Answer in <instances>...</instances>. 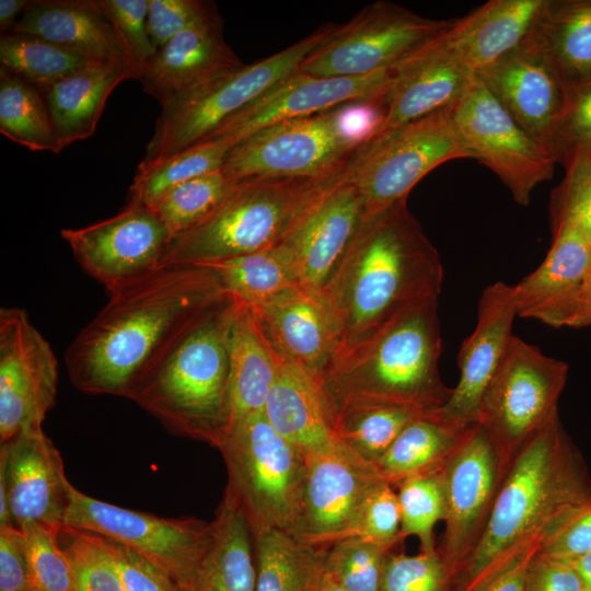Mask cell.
I'll return each instance as SVG.
<instances>
[{"instance_id": "38", "label": "cell", "mask_w": 591, "mask_h": 591, "mask_svg": "<svg viewBox=\"0 0 591 591\" xmlns=\"http://www.w3.org/2000/svg\"><path fill=\"white\" fill-rule=\"evenodd\" d=\"M108 62L40 37L7 33L0 38V70L44 91L57 81L93 66Z\"/></svg>"}, {"instance_id": "45", "label": "cell", "mask_w": 591, "mask_h": 591, "mask_svg": "<svg viewBox=\"0 0 591 591\" xmlns=\"http://www.w3.org/2000/svg\"><path fill=\"white\" fill-rule=\"evenodd\" d=\"M21 530L26 541L31 591H77L59 537L61 528L30 522Z\"/></svg>"}, {"instance_id": "60", "label": "cell", "mask_w": 591, "mask_h": 591, "mask_svg": "<svg viewBox=\"0 0 591 591\" xmlns=\"http://www.w3.org/2000/svg\"><path fill=\"white\" fill-rule=\"evenodd\" d=\"M567 561H569L580 575L584 590L591 591V553Z\"/></svg>"}, {"instance_id": "7", "label": "cell", "mask_w": 591, "mask_h": 591, "mask_svg": "<svg viewBox=\"0 0 591 591\" xmlns=\"http://www.w3.org/2000/svg\"><path fill=\"white\" fill-rule=\"evenodd\" d=\"M228 472L225 491L242 511L252 536L292 533L305 486L303 452L254 414L232 427L218 447Z\"/></svg>"}, {"instance_id": "51", "label": "cell", "mask_w": 591, "mask_h": 591, "mask_svg": "<svg viewBox=\"0 0 591 591\" xmlns=\"http://www.w3.org/2000/svg\"><path fill=\"white\" fill-rule=\"evenodd\" d=\"M591 151V80L569 90L568 102L555 134L551 153L565 165L572 157Z\"/></svg>"}, {"instance_id": "25", "label": "cell", "mask_w": 591, "mask_h": 591, "mask_svg": "<svg viewBox=\"0 0 591 591\" xmlns=\"http://www.w3.org/2000/svg\"><path fill=\"white\" fill-rule=\"evenodd\" d=\"M251 309L273 349L320 379L338 351L324 297L293 286Z\"/></svg>"}, {"instance_id": "40", "label": "cell", "mask_w": 591, "mask_h": 591, "mask_svg": "<svg viewBox=\"0 0 591 591\" xmlns=\"http://www.w3.org/2000/svg\"><path fill=\"white\" fill-rule=\"evenodd\" d=\"M0 131L32 151H61L43 94L4 70H0Z\"/></svg>"}, {"instance_id": "46", "label": "cell", "mask_w": 591, "mask_h": 591, "mask_svg": "<svg viewBox=\"0 0 591 591\" xmlns=\"http://www.w3.org/2000/svg\"><path fill=\"white\" fill-rule=\"evenodd\" d=\"M392 549L345 538L325 549V569L346 591H379L385 558Z\"/></svg>"}, {"instance_id": "52", "label": "cell", "mask_w": 591, "mask_h": 591, "mask_svg": "<svg viewBox=\"0 0 591 591\" xmlns=\"http://www.w3.org/2000/svg\"><path fill=\"white\" fill-rule=\"evenodd\" d=\"M217 11L201 0H149L148 31L159 49L177 34Z\"/></svg>"}, {"instance_id": "39", "label": "cell", "mask_w": 591, "mask_h": 591, "mask_svg": "<svg viewBox=\"0 0 591 591\" xmlns=\"http://www.w3.org/2000/svg\"><path fill=\"white\" fill-rule=\"evenodd\" d=\"M231 148L222 140L210 139L161 160L141 161L129 187L127 204L151 207L176 185L221 170Z\"/></svg>"}, {"instance_id": "35", "label": "cell", "mask_w": 591, "mask_h": 591, "mask_svg": "<svg viewBox=\"0 0 591 591\" xmlns=\"http://www.w3.org/2000/svg\"><path fill=\"white\" fill-rule=\"evenodd\" d=\"M335 440L373 465L425 410L360 398L326 399Z\"/></svg>"}, {"instance_id": "41", "label": "cell", "mask_w": 591, "mask_h": 591, "mask_svg": "<svg viewBox=\"0 0 591 591\" xmlns=\"http://www.w3.org/2000/svg\"><path fill=\"white\" fill-rule=\"evenodd\" d=\"M217 275L223 291L251 308L298 286L277 247L235 256L205 265Z\"/></svg>"}, {"instance_id": "49", "label": "cell", "mask_w": 591, "mask_h": 591, "mask_svg": "<svg viewBox=\"0 0 591 591\" xmlns=\"http://www.w3.org/2000/svg\"><path fill=\"white\" fill-rule=\"evenodd\" d=\"M401 510L393 486L380 482L364 501L359 515L343 538H360L390 548L402 542Z\"/></svg>"}, {"instance_id": "3", "label": "cell", "mask_w": 591, "mask_h": 591, "mask_svg": "<svg viewBox=\"0 0 591 591\" xmlns=\"http://www.w3.org/2000/svg\"><path fill=\"white\" fill-rule=\"evenodd\" d=\"M442 282L440 255L407 198L366 216L323 293L337 331V354L406 305L439 298Z\"/></svg>"}, {"instance_id": "6", "label": "cell", "mask_w": 591, "mask_h": 591, "mask_svg": "<svg viewBox=\"0 0 591 591\" xmlns=\"http://www.w3.org/2000/svg\"><path fill=\"white\" fill-rule=\"evenodd\" d=\"M344 174L235 182L207 216L171 240L161 266L205 265L275 247Z\"/></svg>"}, {"instance_id": "4", "label": "cell", "mask_w": 591, "mask_h": 591, "mask_svg": "<svg viewBox=\"0 0 591 591\" xmlns=\"http://www.w3.org/2000/svg\"><path fill=\"white\" fill-rule=\"evenodd\" d=\"M237 301L224 293L187 324L125 397L170 432L218 449L230 417L229 334Z\"/></svg>"}, {"instance_id": "15", "label": "cell", "mask_w": 591, "mask_h": 591, "mask_svg": "<svg viewBox=\"0 0 591 591\" xmlns=\"http://www.w3.org/2000/svg\"><path fill=\"white\" fill-rule=\"evenodd\" d=\"M507 466L496 443L477 425L438 471L444 498V531L437 549L454 580L485 528Z\"/></svg>"}, {"instance_id": "9", "label": "cell", "mask_w": 591, "mask_h": 591, "mask_svg": "<svg viewBox=\"0 0 591 591\" xmlns=\"http://www.w3.org/2000/svg\"><path fill=\"white\" fill-rule=\"evenodd\" d=\"M362 148L345 130L337 106L259 129L230 149L221 171L232 182L328 178L343 174Z\"/></svg>"}, {"instance_id": "23", "label": "cell", "mask_w": 591, "mask_h": 591, "mask_svg": "<svg viewBox=\"0 0 591 591\" xmlns=\"http://www.w3.org/2000/svg\"><path fill=\"white\" fill-rule=\"evenodd\" d=\"M0 482L16 528L30 522L63 526L70 482L58 449L42 429L1 443Z\"/></svg>"}, {"instance_id": "31", "label": "cell", "mask_w": 591, "mask_h": 591, "mask_svg": "<svg viewBox=\"0 0 591 591\" xmlns=\"http://www.w3.org/2000/svg\"><path fill=\"white\" fill-rule=\"evenodd\" d=\"M229 355L230 417L227 432L247 417L264 412L277 369L275 351L253 310L239 301L229 334Z\"/></svg>"}, {"instance_id": "22", "label": "cell", "mask_w": 591, "mask_h": 591, "mask_svg": "<svg viewBox=\"0 0 591 591\" xmlns=\"http://www.w3.org/2000/svg\"><path fill=\"white\" fill-rule=\"evenodd\" d=\"M393 71L354 78H324L298 70L228 119L206 140L219 139L233 147L259 129L279 121L318 114L346 103L384 99Z\"/></svg>"}, {"instance_id": "19", "label": "cell", "mask_w": 591, "mask_h": 591, "mask_svg": "<svg viewBox=\"0 0 591 591\" xmlns=\"http://www.w3.org/2000/svg\"><path fill=\"white\" fill-rule=\"evenodd\" d=\"M364 216L362 197L344 174L277 245L298 286L323 296Z\"/></svg>"}, {"instance_id": "55", "label": "cell", "mask_w": 591, "mask_h": 591, "mask_svg": "<svg viewBox=\"0 0 591 591\" xmlns=\"http://www.w3.org/2000/svg\"><path fill=\"white\" fill-rule=\"evenodd\" d=\"M523 591L586 590L580 575L569 561L536 552L529 563Z\"/></svg>"}, {"instance_id": "37", "label": "cell", "mask_w": 591, "mask_h": 591, "mask_svg": "<svg viewBox=\"0 0 591 591\" xmlns=\"http://www.w3.org/2000/svg\"><path fill=\"white\" fill-rule=\"evenodd\" d=\"M253 547L255 591H316L325 572V551L280 530L253 536Z\"/></svg>"}, {"instance_id": "59", "label": "cell", "mask_w": 591, "mask_h": 591, "mask_svg": "<svg viewBox=\"0 0 591 591\" xmlns=\"http://www.w3.org/2000/svg\"><path fill=\"white\" fill-rule=\"evenodd\" d=\"M30 0H0V30L7 34L16 23V18L24 12Z\"/></svg>"}, {"instance_id": "14", "label": "cell", "mask_w": 591, "mask_h": 591, "mask_svg": "<svg viewBox=\"0 0 591 591\" xmlns=\"http://www.w3.org/2000/svg\"><path fill=\"white\" fill-rule=\"evenodd\" d=\"M455 130L470 158L489 167L515 202L528 206L535 187L554 173L552 154L533 139L475 76L452 106Z\"/></svg>"}, {"instance_id": "58", "label": "cell", "mask_w": 591, "mask_h": 591, "mask_svg": "<svg viewBox=\"0 0 591 591\" xmlns=\"http://www.w3.org/2000/svg\"><path fill=\"white\" fill-rule=\"evenodd\" d=\"M538 547L532 546L518 555L476 591H523L529 563Z\"/></svg>"}, {"instance_id": "11", "label": "cell", "mask_w": 591, "mask_h": 591, "mask_svg": "<svg viewBox=\"0 0 591 591\" xmlns=\"http://www.w3.org/2000/svg\"><path fill=\"white\" fill-rule=\"evenodd\" d=\"M568 370L566 362L512 335L485 393L478 424L508 464L558 413Z\"/></svg>"}, {"instance_id": "54", "label": "cell", "mask_w": 591, "mask_h": 591, "mask_svg": "<svg viewBox=\"0 0 591 591\" xmlns=\"http://www.w3.org/2000/svg\"><path fill=\"white\" fill-rule=\"evenodd\" d=\"M102 537L115 560L126 591H183L167 573L135 551Z\"/></svg>"}, {"instance_id": "28", "label": "cell", "mask_w": 591, "mask_h": 591, "mask_svg": "<svg viewBox=\"0 0 591 591\" xmlns=\"http://www.w3.org/2000/svg\"><path fill=\"white\" fill-rule=\"evenodd\" d=\"M543 4L544 0H490L453 21L440 38L476 74L528 38Z\"/></svg>"}, {"instance_id": "20", "label": "cell", "mask_w": 591, "mask_h": 591, "mask_svg": "<svg viewBox=\"0 0 591 591\" xmlns=\"http://www.w3.org/2000/svg\"><path fill=\"white\" fill-rule=\"evenodd\" d=\"M476 76L514 120L551 153L570 89L531 35Z\"/></svg>"}, {"instance_id": "62", "label": "cell", "mask_w": 591, "mask_h": 591, "mask_svg": "<svg viewBox=\"0 0 591 591\" xmlns=\"http://www.w3.org/2000/svg\"><path fill=\"white\" fill-rule=\"evenodd\" d=\"M589 248H590V267H589L588 274H587L586 279H584L582 285L591 281V239L589 241Z\"/></svg>"}, {"instance_id": "42", "label": "cell", "mask_w": 591, "mask_h": 591, "mask_svg": "<svg viewBox=\"0 0 591 591\" xmlns=\"http://www.w3.org/2000/svg\"><path fill=\"white\" fill-rule=\"evenodd\" d=\"M234 183L221 170L206 173L171 188L150 208L173 239L207 216Z\"/></svg>"}, {"instance_id": "48", "label": "cell", "mask_w": 591, "mask_h": 591, "mask_svg": "<svg viewBox=\"0 0 591 591\" xmlns=\"http://www.w3.org/2000/svg\"><path fill=\"white\" fill-rule=\"evenodd\" d=\"M379 591H455L454 576L437 547L416 555L389 552Z\"/></svg>"}, {"instance_id": "56", "label": "cell", "mask_w": 591, "mask_h": 591, "mask_svg": "<svg viewBox=\"0 0 591 591\" xmlns=\"http://www.w3.org/2000/svg\"><path fill=\"white\" fill-rule=\"evenodd\" d=\"M0 591H31L24 533L0 526Z\"/></svg>"}, {"instance_id": "33", "label": "cell", "mask_w": 591, "mask_h": 591, "mask_svg": "<svg viewBox=\"0 0 591 591\" xmlns=\"http://www.w3.org/2000/svg\"><path fill=\"white\" fill-rule=\"evenodd\" d=\"M589 241L569 228L553 232L552 246L542 264L513 286L518 316L536 318L582 286L590 267Z\"/></svg>"}, {"instance_id": "50", "label": "cell", "mask_w": 591, "mask_h": 591, "mask_svg": "<svg viewBox=\"0 0 591 591\" xmlns=\"http://www.w3.org/2000/svg\"><path fill=\"white\" fill-rule=\"evenodd\" d=\"M100 3L142 79L158 50L148 31L149 0H100Z\"/></svg>"}, {"instance_id": "29", "label": "cell", "mask_w": 591, "mask_h": 591, "mask_svg": "<svg viewBox=\"0 0 591 591\" xmlns=\"http://www.w3.org/2000/svg\"><path fill=\"white\" fill-rule=\"evenodd\" d=\"M275 355L276 375L263 412L266 419L306 459L331 451L337 441L318 379L276 351Z\"/></svg>"}, {"instance_id": "27", "label": "cell", "mask_w": 591, "mask_h": 591, "mask_svg": "<svg viewBox=\"0 0 591 591\" xmlns=\"http://www.w3.org/2000/svg\"><path fill=\"white\" fill-rule=\"evenodd\" d=\"M9 33L40 37L99 61L123 60L141 77L100 0H31Z\"/></svg>"}, {"instance_id": "24", "label": "cell", "mask_w": 591, "mask_h": 591, "mask_svg": "<svg viewBox=\"0 0 591 591\" xmlns=\"http://www.w3.org/2000/svg\"><path fill=\"white\" fill-rule=\"evenodd\" d=\"M244 66L225 42L223 21L215 11L157 50L143 72L142 89L162 107Z\"/></svg>"}, {"instance_id": "47", "label": "cell", "mask_w": 591, "mask_h": 591, "mask_svg": "<svg viewBox=\"0 0 591 591\" xmlns=\"http://www.w3.org/2000/svg\"><path fill=\"white\" fill-rule=\"evenodd\" d=\"M565 167V177L551 196L552 231L569 228L590 240L591 151L576 154Z\"/></svg>"}, {"instance_id": "57", "label": "cell", "mask_w": 591, "mask_h": 591, "mask_svg": "<svg viewBox=\"0 0 591 591\" xmlns=\"http://www.w3.org/2000/svg\"><path fill=\"white\" fill-rule=\"evenodd\" d=\"M535 320L554 327L591 325V281L582 285L564 302L541 313Z\"/></svg>"}, {"instance_id": "44", "label": "cell", "mask_w": 591, "mask_h": 591, "mask_svg": "<svg viewBox=\"0 0 591 591\" xmlns=\"http://www.w3.org/2000/svg\"><path fill=\"white\" fill-rule=\"evenodd\" d=\"M397 488L401 540L416 536L420 551L434 549L433 528L442 521L444 514L443 490L438 472L406 478Z\"/></svg>"}, {"instance_id": "32", "label": "cell", "mask_w": 591, "mask_h": 591, "mask_svg": "<svg viewBox=\"0 0 591 591\" xmlns=\"http://www.w3.org/2000/svg\"><path fill=\"white\" fill-rule=\"evenodd\" d=\"M212 526L210 545L188 591H255L253 536L242 511L225 490Z\"/></svg>"}, {"instance_id": "61", "label": "cell", "mask_w": 591, "mask_h": 591, "mask_svg": "<svg viewBox=\"0 0 591 591\" xmlns=\"http://www.w3.org/2000/svg\"><path fill=\"white\" fill-rule=\"evenodd\" d=\"M316 591H346L325 569Z\"/></svg>"}, {"instance_id": "5", "label": "cell", "mask_w": 591, "mask_h": 591, "mask_svg": "<svg viewBox=\"0 0 591 591\" xmlns=\"http://www.w3.org/2000/svg\"><path fill=\"white\" fill-rule=\"evenodd\" d=\"M439 298L410 303L359 343L338 352L318 381L326 399L360 398L425 412L452 389L439 371Z\"/></svg>"}, {"instance_id": "8", "label": "cell", "mask_w": 591, "mask_h": 591, "mask_svg": "<svg viewBox=\"0 0 591 591\" xmlns=\"http://www.w3.org/2000/svg\"><path fill=\"white\" fill-rule=\"evenodd\" d=\"M336 27L324 25L283 50L162 106L142 161L167 158L209 138L228 119L297 72Z\"/></svg>"}, {"instance_id": "43", "label": "cell", "mask_w": 591, "mask_h": 591, "mask_svg": "<svg viewBox=\"0 0 591 591\" xmlns=\"http://www.w3.org/2000/svg\"><path fill=\"white\" fill-rule=\"evenodd\" d=\"M59 536L66 542L62 547L73 572L77 591H126L115 560L101 535L63 525Z\"/></svg>"}, {"instance_id": "30", "label": "cell", "mask_w": 591, "mask_h": 591, "mask_svg": "<svg viewBox=\"0 0 591 591\" xmlns=\"http://www.w3.org/2000/svg\"><path fill=\"white\" fill-rule=\"evenodd\" d=\"M128 79L141 77L126 61H108L63 78L40 92L60 150L94 134L107 97Z\"/></svg>"}, {"instance_id": "26", "label": "cell", "mask_w": 591, "mask_h": 591, "mask_svg": "<svg viewBox=\"0 0 591 591\" xmlns=\"http://www.w3.org/2000/svg\"><path fill=\"white\" fill-rule=\"evenodd\" d=\"M440 35L394 68L379 135L452 107L471 86L476 74L449 51Z\"/></svg>"}, {"instance_id": "16", "label": "cell", "mask_w": 591, "mask_h": 591, "mask_svg": "<svg viewBox=\"0 0 591 591\" xmlns=\"http://www.w3.org/2000/svg\"><path fill=\"white\" fill-rule=\"evenodd\" d=\"M58 360L26 311L0 310V442L40 430L56 402Z\"/></svg>"}, {"instance_id": "36", "label": "cell", "mask_w": 591, "mask_h": 591, "mask_svg": "<svg viewBox=\"0 0 591 591\" xmlns=\"http://www.w3.org/2000/svg\"><path fill=\"white\" fill-rule=\"evenodd\" d=\"M470 429L453 428L427 412L409 422L372 466L393 487L406 478L436 473Z\"/></svg>"}, {"instance_id": "17", "label": "cell", "mask_w": 591, "mask_h": 591, "mask_svg": "<svg viewBox=\"0 0 591 591\" xmlns=\"http://www.w3.org/2000/svg\"><path fill=\"white\" fill-rule=\"evenodd\" d=\"M76 260L109 291L161 267L172 235L147 206L126 204L117 215L61 230Z\"/></svg>"}, {"instance_id": "1", "label": "cell", "mask_w": 591, "mask_h": 591, "mask_svg": "<svg viewBox=\"0 0 591 591\" xmlns=\"http://www.w3.org/2000/svg\"><path fill=\"white\" fill-rule=\"evenodd\" d=\"M107 293L65 362L80 392L125 397L169 341L225 292L209 267L164 265Z\"/></svg>"}, {"instance_id": "18", "label": "cell", "mask_w": 591, "mask_h": 591, "mask_svg": "<svg viewBox=\"0 0 591 591\" xmlns=\"http://www.w3.org/2000/svg\"><path fill=\"white\" fill-rule=\"evenodd\" d=\"M306 460L301 509L291 535L325 551L347 535L364 501L383 480L371 464L338 442Z\"/></svg>"}, {"instance_id": "13", "label": "cell", "mask_w": 591, "mask_h": 591, "mask_svg": "<svg viewBox=\"0 0 591 591\" xmlns=\"http://www.w3.org/2000/svg\"><path fill=\"white\" fill-rule=\"evenodd\" d=\"M451 24L390 1H375L348 23L337 25L333 35L304 59L299 71L324 78H354L392 70Z\"/></svg>"}, {"instance_id": "12", "label": "cell", "mask_w": 591, "mask_h": 591, "mask_svg": "<svg viewBox=\"0 0 591 591\" xmlns=\"http://www.w3.org/2000/svg\"><path fill=\"white\" fill-rule=\"evenodd\" d=\"M63 525L115 541L144 557L188 591L210 545L212 521L162 518L108 503L77 489L71 483Z\"/></svg>"}, {"instance_id": "2", "label": "cell", "mask_w": 591, "mask_h": 591, "mask_svg": "<svg viewBox=\"0 0 591 591\" xmlns=\"http://www.w3.org/2000/svg\"><path fill=\"white\" fill-rule=\"evenodd\" d=\"M588 500L590 474L556 413L509 462L485 528L455 577V591H476Z\"/></svg>"}, {"instance_id": "21", "label": "cell", "mask_w": 591, "mask_h": 591, "mask_svg": "<svg viewBox=\"0 0 591 591\" xmlns=\"http://www.w3.org/2000/svg\"><path fill=\"white\" fill-rule=\"evenodd\" d=\"M518 316L513 286L497 281L482 293L477 322L459 352L460 379L449 398L430 413L461 430L479 424L485 393L512 337Z\"/></svg>"}, {"instance_id": "34", "label": "cell", "mask_w": 591, "mask_h": 591, "mask_svg": "<svg viewBox=\"0 0 591 591\" xmlns=\"http://www.w3.org/2000/svg\"><path fill=\"white\" fill-rule=\"evenodd\" d=\"M530 35L569 89L591 80V0H544Z\"/></svg>"}, {"instance_id": "53", "label": "cell", "mask_w": 591, "mask_h": 591, "mask_svg": "<svg viewBox=\"0 0 591 591\" xmlns=\"http://www.w3.org/2000/svg\"><path fill=\"white\" fill-rule=\"evenodd\" d=\"M537 552L564 560L591 553V500L568 511L541 543Z\"/></svg>"}, {"instance_id": "10", "label": "cell", "mask_w": 591, "mask_h": 591, "mask_svg": "<svg viewBox=\"0 0 591 591\" xmlns=\"http://www.w3.org/2000/svg\"><path fill=\"white\" fill-rule=\"evenodd\" d=\"M462 158L471 159L449 107L376 136L356 154L345 176L370 216L407 198L438 165Z\"/></svg>"}]
</instances>
